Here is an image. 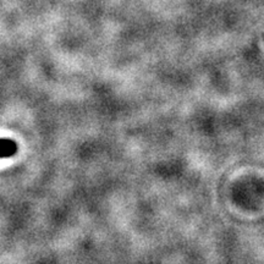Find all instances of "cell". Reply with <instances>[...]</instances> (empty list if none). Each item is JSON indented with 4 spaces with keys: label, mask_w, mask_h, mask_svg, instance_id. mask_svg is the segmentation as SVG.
Returning <instances> with one entry per match:
<instances>
[{
    "label": "cell",
    "mask_w": 264,
    "mask_h": 264,
    "mask_svg": "<svg viewBox=\"0 0 264 264\" xmlns=\"http://www.w3.org/2000/svg\"><path fill=\"white\" fill-rule=\"evenodd\" d=\"M16 152V145L8 139H0V158L9 157Z\"/></svg>",
    "instance_id": "obj_1"
}]
</instances>
